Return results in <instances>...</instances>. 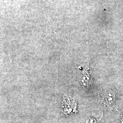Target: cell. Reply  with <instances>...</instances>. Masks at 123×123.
Instances as JSON below:
<instances>
[{"label": "cell", "mask_w": 123, "mask_h": 123, "mask_svg": "<svg viewBox=\"0 0 123 123\" xmlns=\"http://www.w3.org/2000/svg\"><path fill=\"white\" fill-rule=\"evenodd\" d=\"M86 123H98V122L96 119L90 117L87 120Z\"/></svg>", "instance_id": "4"}, {"label": "cell", "mask_w": 123, "mask_h": 123, "mask_svg": "<svg viewBox=\"0 0 123 123\" xmlns=\"http://www.w3.org/2000/svg\"><path fill=\"white\" fill-rule=\"evenodd\" d=\"M99 100L101 104L105 107L114 105L116 101L115 93L112 90L106 89L103 91L99 95Z\"/></svg>", "instance_id": "1"}, {"label": "cell", "mask_w": 123, "mask_h": 123, "mask_svg": "<svg viewBox=\"0 0 123 123\" xmlns=\"http://www.w3.org/2000/svg\"><path fill=\"white\" fill-rule=\"evenodd\" d=\"M80 82L84 87H87L91 82V76L89 71L88 70L83 73L80 78Z\"/></svg>", "instance_id": "3"}, {"label": "cell", "mask_w": 123, "mask_h": 123, "mask_svg": "<svg viewBox=\"0 0 123 123\" xmlns=\"http://www.w3.org/2000/svg\"><path fill=\"white\" fill-rule=\"evenodd\" d=\"M63 112L65 114L74 113L77 111V104L74 98L70 97H64L63 99Z\"/></svg>", "instance_id": "2"}, {"label": "cell", "mask_w": 123, "mask_h": 123, "mask_svg": "<svg viewBox=\"0 0 123 123\" xmlns=\"http://www.w3.org/2000/svg\"><path fill=\"white\" fill-rule=\"evenodd\" d=\"M122 123H123V115H122Z\"/></svg>", "instance_id": "5"}]
</instances>
